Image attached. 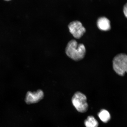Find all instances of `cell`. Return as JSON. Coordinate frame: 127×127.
<instances>
[{"mask_svg": "<svg viewBox=\"0 0 127 127\" xmlns=\"http://www.w3.org/2000/svg\"><path fill=\"white\" fill-rule=\"evenodd\" d=\"M98 117L103 123H107L111 119L110 113L107 110L103 109L98 114Z\"/></svg>", "mask_w": 127, "mask_h": 127, "instance_id": "7", "label": "cell"}, {"mask_svg": "<svg viewBox=\"0 0 127 127\" xmlns=\"http://www.w3.org/2000/svg\"><path fill=\"white\" fill-rule=\"evenodd\" d=\"M113 67L118 75L124 76L127 73V55L120 53L116 55L113 60Z\"/></svg>", "mask_w": 127, "mask_h": 127, "instance_id": "2", "label": "cell"}, {"mask_svg": "<svg viewBox=\"0 0 127 127\" xmlns=\"http://www.w3.org/2000/svg\"><path fill=\"white\" fill-rule=\"evenodd\" d=\"M68 27L70 32L77 39H80L86 32L81 23L78 21L71 22L68 25Z\"/></svg>", "mask_w": 127, "mask_h": 127, "instance_id": "4", "label": "cell"}, {"mask_svg": "<svg viewBox=\"0 0 127 127\" xmlns=\"http://www.w3.org/2000/svg\"><path fill=\"white\" fill-rule=\"evenodd\" d=\"M85 124L86 127H98V122L93 116H89L85 121Z\"/></svg>", "mask_w": 127, "mask_h": 127, "instance_id": "8", "label": "cell"}, {"mask_svg": "<svg viewBox=\"0 0 127 127\" xmlns=\"http://www.w3.org/2000/svg\"><path fill=\"white\" fill-rule=\"evenodd\" d=\"M97 25L98 28L101 31H109L111 28L110 21L105 17H101L98 19Z\"/></svg>", "mask_w": 127, "mask_h": 127, "instance_id": "6", "label": "cell"}, {"mask_svg": "<svg viewBox=\"0 0 127 127\" xmlns=\"http://www.w3.org/2000/svg\"><path fill=\"white\" fill-rule=\"evenodd\" d=\"M44 93L42 90L39 89L36 92L28 91L27 93L25 102L28 104L37 103L43 99Z\"/></svg>", "mask_w": 127, "mask_h": 127, "instance_id": "5", "label": "cell"}, {"mask_svg": "<svg viewBox=\"0 0 127 127\" xmlns=\"http://www.w3.org/2000/svg\"><path fill=\"white\" fill-rule=\"evenodd\" d=\"M65 52L67 56L75 61H80L84 58L86 49L83 44H78L75 40L70 41L66 45Z\"/></svg>", "mask_w": 127, "mask_h": 127, "instance_id": "1", "label": "cell"}, {"mask_svg": "<svg viewBox=\"0 0 127 127\" xmlns=\"http://www.w3.org/2000/svg\"><path fill=\"white\" fill-rule=\"evenodd\" d=\"M123 12L125 17L127 18V2L124 6Z\"/></svg>", "mask_w": 127, "mask_h": 127, "instance_id": "9", "label": "cell"}, {"mask_svg": "<svg viewBox=\"0 0 127 127\" xmlns=\"http://www.w3.org/2000/svg\"><path fill=\"white\" fill-rule=\"evenodd\" d=\"M4 0L6 1H10L11 0Z\"/></svg>", "mask_w": 127, "mask_h": 127, "instance_id": "10", "label": "cell"}, {"mask_svg": "<svg viewBox=\"0 0 127 127\" xmlns=\"http://www.w3.org/2000/svg\"><path fill=\"white\" fill-rule=\"evenodd\" d=\"M71 101L74 107L79 112L84 113L88 110V105L86 95L80 92L74 94L71 98Z\"/></svg>", "mask_w": 127, "mask_h": 127, "instance_id": "3", "label": "cell"}]
</instances>
